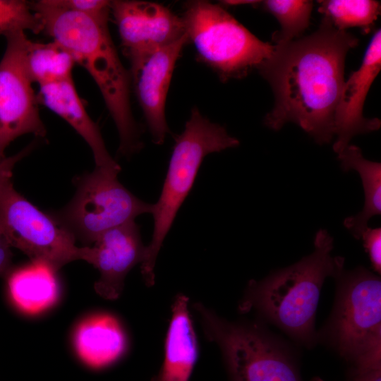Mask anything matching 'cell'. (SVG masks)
<instances>
[{
    "mask_svg": "<svg viewBox=\"0 0 381 381\" xmlns=\"http://www.w3.org/2000/svg\"><path fill=\"white\" fill-rule=\"evenodd\" d=\"M56 272L51 265L38 260L10 270L6 274L7 287L15 306L29 315L52 306L59 294Z\"/></svg>",
    "mask_w": 381,
    "mask_h": 381,
    "instance_id": "ac0fdd59",
    "label": "cell"
},
{
    "mask_svg": "<svg viewBox=\"0 0 381 381\" xmlns=\"http://www.w3.org/2000/svg\"><path fill=\"white\" fill-rule=\"evenodd\" d=\"M11 248L0 231V275H6L11 270L12 260Z\"/></svg>",
    "mask_w": 381,
    "mask_h": 381,
    "instance_id": "83f0119b",
    "label": "cell"
},
{
    "mask_svg": "<svg viewBox=\"0 0 381 381\" xmlns=\"http://www.w3.org/2000/svg\"><path fill=\"white\" fill-rule=\"evenodd\" d=\"M313 252L287 267L274 271L262 280L248 282L238 305L241 313L255 311L306 347L317 343L315 320L325 279L343 270L344 258L333 257V238L320 229Z\"/></svg>",
    "mask_w": 381,
    "mask_h": 381,
    "instance_id": "3957f363",
    "label": "cell"
},
{
    "mask_svg": "<svg viewBox=\"0 0 381 381\" xmlns=\"http://www.w3.org/2000/svg\"><path fill=\"white\" fill-rule=\"evenodd\" d=\"M337 291L332 313L317 332L350 364L381 363V280L363 267L335 277Z\"/></svg>",
    "mask_w": 381,
    "mask_h": 381,
    "instance_id": "277c9868",
    "label": "cell"
},
{
    "mask_svg": "<svg viewBox=\"0 0 381 381\" xmlns=\"http://www.w3.org/2000/svg\"><path fill=\"white\" fill-rule=\"evenodd\" d=\"M59 8L83 13L99 20H109L111 1L104 0H48Z\"/></svg>",
    "mask_w": 381,
    "mask_h": 381,
    "instance_id": "cb8c5ba5",
    "label": "cell"
},
{
    "mask_svg": "<svg viewBox=\"0 0 381 381\" xmlns=\"http://www.w3.org/2000/svg\"><path fill=\"white\" fill-rule=\"evenodd\" d=\"M224 4L226 5H243V4H258L259 1H248V0H229V1H223Z\"/></svg>",
    "mask_w": 381,
    "mask_h": 381,
    "instance_id": "f1b7e54d",
    "label": "cell"
},
{
    "mask_svg": "<svg viewBox=\"0 0 381 381\" xmlns=\"http://www.w3.org/2000/svg\"><path fill=\"white\" fill-rule=\"evenodd\" d=\"M353 35L336 29L323 18L318 29L275 49L258 70L270 83L274 105L267 127L279 131L299 126L320 145L334 135V114L344 83L348 52L358 45Z\"/></svg>",
    "mask_w": 381,
    "mask_h": 381,
    "instance_id": "6da1fadb",
    "label": "cell"
},
{
    "mask_svg": "<svg viewBox=\"0 0 381 381\" xmlns=\"http://www.w3.org/2000/svg\"><path fill=\"white\" fill-rule=\"evenodd\" d=\"M73 344L80 360L94 368L109 365L124 353V332L113 316L98 314L83 320L76 327Z\"/></svg>",
    "mask_w": 381,
    "mask_h": 381,
    "instance_id": "e0dca14e",
    "label": "cell"
},
{
    "mask_svg": "<svg viewBox=\"0 0 381 381\" xmlns=\"http://www.w3.org/2000/svg\"><path fill=\"white\" fill-rule=\"evenodd\" d=\"M239 145L225 128L211 122L195 107L183 131L176 139L160 196L153 204L152 239L140 264L148 286L155 283L157 257L183 202L190 191L203 159L207 155Z\"/></svg>",
    "mask_w": 381,
    "mask_h": 381,
    "instance_id": "5b68a950",
    "label": "cell"
},
{
    "mask_svg": "<svg viewBox=\"0 0 381 381\" xmlns=\"http://www.w3.org/2000/svg\"><path fill=\"white\" fill-rule=\"evenodd\" d=\"M187 35L130 61V83L143 110L154 143L161 145L169 131L165 102L174 66Z\"/></svg>",
    "mask_w": 381,
    "mask_h": 381,
    "instance_id": "7c38bea8",
    "label": "cell"
},
{
    "mask_svg": "<svg viewBox=\"0 0 381 381\" xmlns=\"http://www.w3.org/2000/svg\"><path fill=\"white\" fill-rule=\"evenodd\" d=\"M6 48L0 61V161L10 143L25 134L44 137L38 100L25 65L30 40L25 32L6 36Z\"/></svg>",
    "mask_w": 381,
    "mask_h": 381,
    "instance_id": "30bf717a",
    "label": "cell"
},
{
    "mask_svg": "<svg viewBox=\"0 0 381 381\" xmlns=\"http://www.w3.org/2000/svg\"><path fill=\"white\" fill-rule=\"evenodd\" d=\"M74 64L71 54L56 42L30 40L25 65L32 83H37L40 86L71 78Z\"/></svg>",
    "mask_w": 381,
    "mask_h": 381,
    "instance_id": "ffe728a7",
    "label": "cell"
},
{
    "mask_svg": "<svg viewBox=\"0 0 381 381\" xmlns=\"http://www.w3.org/2000/svg\"><path fill=\"white\" fill-rule=\"evenodd\" d=\"M145 251L135 220L102 234L93 246H88L85 260L99 272L94 285L96 293L104 299L118 298L126 275L135 265L143 262Z\"/></svg>",
    "mask_w": 381,
    "mask_h": 381,
    "instance_id": "4fadbf2b",
    "label": "cell"
},
{
    "mask_svg": "<svg viewBox=\"0 0 381 381\" xmlns=\"http://www.w3.org/2000/svg\"><path fill=\"white\" fill-rule=\"evenodd\" d=\"M346 381H381V368L356 369L350 368Z\"/></svg>",
    "mask_w": 381,
    "mask_h": 381,
    "instance_id": "4316f807",
    "label": "cell"
},
{
    "mask_svg": "<svg viewBox=\"0 0 381 381\" xmlns=\"http://www.w3.org/2000/svg\"><path fill=\"white\" fill-rule=\"evenodd\" d=\"M361 238L368 254L372 268L380 274L381 272V228L368 226L363 231Z\"/></svg>",
    "mask_w": 381,
    "mask_h": 381,
    "instance_id": "d4e9b609",
    "label": "cell"
},
{
    "mask_svg": "<svg viewBox=\"0 0 381 381\" xmlns=\"http://www.w3.org/2000/svg\"><path fill=\"white\" fill-rule=\"evenodd\" d=\"M381 68V32L377 30L365 52L360 68L344 81L334 114L333 145L338 154L349 145L355 135L370 133L380 128L377 118L367 119L363 110L368 92Z\"/></svg>",
    "mask_w": 381,
    "mask_h": 381,
    "instance_id": "5bb4252c",
    "label": "cell"
},
{
    "mask_svg": "<svg viewBox=\"0 0 381 381\" xmlns=\"http://www.w3.org/2000/svg\"><path fill=\"white\" fill-rule=\"evenodd\" d=\"M43 31L66 49L98 86L116 124L119 152L131 155L141 148L130 104V75L111 40L108 20L56 7L48 0L31 2Z\"/></svg>",
    "mask_w": 381,
    "mask_h": 381,
    "instance_id": "7a4b0ae2",
    "label": "cell"
},
{
    "mask_svg": "<svg viewBox=\"0 0 381 381\" xmlns=\"http://www.w3.org/2000/svg\"><path fill=\"white\" fill-rule=\"evenodd\" d=\"M318 11L339 30L357 27L368 33L380 13V4L372 0H322Z\"/></svg>",
    "mask_w": 381,
    "mask_h": 381,
    "instance_id": "44dd1931",
    "label": "cell"
},
{
    "mask_svg": "<svg viewBox=\"0 0 381 381\" xmlns=\"http://www.w3.org/2000/svg\"><path fill=\"white\" fill-rule=\"evenodd\" d=\"M0 231L11 247L57 271L73 261H85L87 246H77L69 231L18 193L13 183L0 195Z\"/></svg>",
    "mask_w": 381,
    "mask_h": 381,
    "instance_id": "9c48e42d",
    "label": "cell"
},
{
    "mask_svg": "<svg viewBox=\"0 0 381 381\" xmlns=\"http://www.w3.org/2000/svg\"><path fill=\"white\" fill-rule=\"evenodd\" d=\"M194 308L231 381H303L293 350L260 324L228 321L200 303Z\"/></svg>",
    "mask_w": 381,
    "mask_h": 381,
    "instance_id": "8992f818",
    "label": "cell"
},
{
    "mask_svg": "<svg viewBox=\"0 0 381 381\" xmlns=\"http://www.w3.org/2000/svg\"><path fill=\"white\" fill-rule=\"evenodd\" d=\"M121 44L129 61L186 35L181 17L167 7L145 1H111Z\"/></svg>",
    "mask_w": 381,
    "mask_h": 381,
    "instance_id": "8fae6325",
    "label": "cell"
},
{
    "mask_svg": "<svg viewBox=\"0 0 381 381\" xmlns=\"http://www.w3.org/2000/svg\"><path fill=\"white\" fill-rule=\"evenodd\" d=\"M260 4L280 24V30L272 35L274 45L284 44L299 38L309 25L313 6L311 1L266 0Z\"/></svg>",
    "mask_w": 381,
    "mask_h": 381,
    "instance_id": "7402d4cb",
    "label": "cell"
},
{
    "mask_svg": "<svg viewBox=\"0 0 381 381\" xmlns=\"http://www.w3.org/2000/svg\"><path fill=\"white\" fill-rule=\"evenodd\" d=\"M37 97L39 104L64 119L85 140L92 152L96 167L121 170L109 153L98 126L86 111L72 78L40 85Z\"/></svg>",
    "mask_w": 381,
    "mask_h": 381,
    "instance_id": "9a60e30c",
    "label": "cell"
},
{
    "mask_svg": "<svg viewBox=\"0 0 381 381\" xmlns=\"http://www.w3.org/2000/svg\"><path fill=\"white\" fill-rule=\"evenodd\" d=\"M181 18L198 58L223 81L246 76L274 51V44L259 40L217 4L189 1Z\"/></svg>",
    "mask_w": 381,
    "mask_h": 381,
    "instance_id": "52a82bcc",
    "label": "cell"
},
{
    "mask_svg": "<svg viewBox=\"0 0 381 381\" xmlns=\"http://www.w3.org/2000/svg\"><path fill=\"white\" fill-rule=\"evenodd\" d=\"M32 147V144L26 147L18 153L8 157H6L0 161V195L13 183L11 179L15 165L30 152Z\"/></svg>",
    "mask_w": 381,
    "mask_h": 381,
    "instance_id": "484cf974",
    "label": "cell"
},
{
    "mask_svg": "<svg viewBox=\"0 0 381 381\" xmlns=\"http://www.w3.org/2000/svg\"><path fill=\"white\" fill-rule=\"evenodd\" d=\"M152 381H157V380L156 377H155V378L152 380Z\"/></svg>",
    "mask_w": 381,
    "mask_h": 381,
    "instance_id": "f546056e",
    "label": "cell"
},
{
    "mask_svg": "<svg viewBox=\"0 0 381 381\" xmlns=\"http://www.w3.org/2000/svg\"><path fill=\"white\" fill-rule=\"evenodd\" d=\"M337 155L342 170H355L361 179L365 194L363 208L344 220V226L354 238L360 239L368 226L369 219L381 214V164L366 159L361 148L353 145H348Z\"/></svg>",
    "mask_w": 381,
    "mask_h": 381,
    "instance_id": "d6986e66",
    "label": "cell"
},
{
    "mask_svg": "<svg viewBox=\"0 0 381 381\" xmlns=\"http://www.w3.org/2000/svg\"><path fill=\"white\" fill-rule=\"evenodd\" d=\"M30 30L43 31L42 20L32 10L31 3L23 0H0V35L5 37Z\"/></svg>",
    "mask_w": 381,
    "mask_h": 381,
    "instance_id": "603a6c76",
    "label": "cell"
},
{
    "mask_svg": "<svg viewBox=\"0 0 381 381\" xmlns=\"http://www.w3.org/2000/svg\"><path fill=\"white\" fill-rule=\"evenodd\" d=\"M120 171L95 167L78 176L71 201L51 213L75 240L94 243L107 231L152 212L153 204L139 199L119 181Z\"/></svg>",
    "mask_w": 381,
    "mask_h": 381,
    "instance_id": "ba28073f",
    "label": "cell"
},
{
    "mask_svg": "<svg viewBox=\"0 0 381 381\" xmlns=\"http://www.w3.org/2000/svg\"><path fill=\"white\" fill-rule=\"evenodd\" d=\"M167 333L164 358L157 381H188L198 358V342L188 310V298L174 300Z\"/></svg>",
    "mask_w": 381,
    "mask_h": 381,
    "instance_id": "2e32d148",
    "label": "cell"
}]
</instances>
